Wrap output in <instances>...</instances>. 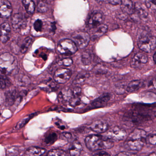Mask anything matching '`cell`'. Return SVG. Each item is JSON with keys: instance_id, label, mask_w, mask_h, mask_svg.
Wrapping results in <instances>:
<instances>
[{"instance_id": "obj_1", "label": "cell", "mask_w": 156, "mask_h": 156, "mask_svg": "<svg viewBox=\"0 0 156 156\" xmlns=\"http://www.w3.org/2000/svg\"><path fill=\"white\" fill-rule=\"evenodd\" d=\"M147 139V136L145 131L142 129H135L127 137L125 147L132 151H140L145 144Z\"/></svg>"}, {"instance_id": "obj_2", "label": "cell", "mask_w": 156, "mask_h": 156, "mask_svg": "<svg viewBox=\"0 0 156 156\" xmlns=\"http://www.w3.org/2000/svg\"><path fill=\"white\" fill-rule=\"evenodd\" d=\"M87 148L92 151L111 148L114 145L112 140L109 138H104L100 135H91L85 139Z\"/></svg>"}, {"instance_id": "obj_3", "label": "cell", "mask_w": 156, "mask_h": 156, "mask_svg": "<svg viewBox=\"0 0 156 156\" xmlns=\"http://www.w3.org/2000/svg\"><path fill=\"white\" fill-rule=\"evenodd\" d=\"M17 68L15 58L10 53H5L0 55V71L4 75H10Z\"/></svg>"}, {"instance_id": "obj_4", "label": "cell", "mask_w": 156, "mask_h": 156, "mask_svg": "<svg viewBox=\"0 0 156 156\" xmlns=\"http://www.w3.org/2000/svg\"><path fill=\"white\" fill-rule=\"evenodd\" d=\"M137 44L139 48L142 51L146 53H150L155 49V37L149 35H144L139 38Z\"/></svg>"}, {"instance_id": "obj_5", "label": "cell", "mask_w": 156, "mask_h": 156, "mask_svg": "<svg viewBox=\"0 0 156 156\" xmlns=\"http://www.w3.org/2000/svg\"><path fill=\"white\" fill-rule=\"evenodd\" d=\"M57 50L60 54L70 55L77 52L78 47L71 39H64L60 41L58 44Z\"/></svg>"}, {"instance_id": "obj_6", "label": "cell", "mask_w": 156, "mask_h": 156, "mask_svg": "<svg viewBox=\"0 0 156 156\" xmlns=\"http://www.w3.org/2000/svg\"><path fill=\"white\" fill-rule=\"evenodd\" d=\"M72 40L77 47L80 49H84L88 46L90 41V37L87 32L77 31L71 35Z\"/></svg>"}, {"instance_id": "obj_7", "label": "cell", "mask_w": 156, "mask_h": 156, "mask_svg": "<svg viewBox=\"0 0 156 156\" xmlns=\"http://www.w3.org/2000/svg\"><path fill=\"white\" fill-rule=\"evenodd\" d=\"M71 75L72 73L69 69L65 68L59 69L55 72L54 79L56 82L63 84L69 80Z\"/></svg>"}, {"instance_id": "obj_8", "label": "cell", "mask_w": 156, "mask_h": 156, "mask_svg": "<svg viewBox=\"0 0 156 156\" xmlns=\"http://www.w3.org/2000/svg\"><path fill=\"white\" fill-rule=\"evenodd\" d=\"M126 132L122 128L115 126L108 132V137L112 140L120 141L123 140L126 136Z\"/></svg>"}, {"instance_id": "obj_9", "label": "cell", "mask_w": 156, "mask_h": 156, "mask_svg": "<svg viewBox=\"0 0 156 156\" xmlns=\"http://www.w3.org/2000/svg\"><path fill=\"white\" fill-rule=\"evenodd\" d=\"M148 59L146 55L142 53H137L132 59L131 67L135 69L141 68L147 63Z\"/></svg>"}, {"instance_id": "obj_10", "label": "cell", "mask_w": 156, "mask_h": 156, "mask_svg": "<svg viewBox=\"0 0 156 156\" xmlns=\"http://www.w3.org/2000/svg\"><path fill=\"white\" fill-rule=\"evenodd\" d=\"M104 16L100 12H95L91 15L88 21V25L90 29L95 28L102 24Z\"/></svg>"}, {"instance_id": "obj_11", "label": "cell", "mask_w": 156, "mask_h": 156, "mask_svg": "<svg viewBox=\"0 0 156 156\" xmlns=\"http://www.w3.org/2000/svg\"><path fill=\"white\" fill-rule=\"evenodd\" d=\"M13 12L12 5L7 0H0V16L2 18L10 17Z\"/></svg>"}, {"instance_id": "obj_12", "label": "cell", "mask_w": 156, "mask_h": 156, "mask_svg": "<svg viewBox=\"0 0 156 156\" xmlns=\"http://www.w3.org/2000/svg\"><path fill=\"white\" fill-rule=\"evenodd\" d=\"M11 28L7 23H3L0 26V40L3 44L9 41L11 37Z\"/></svg>"}, {"instance_id": "obj_13", "label": "cell", "mask_w": 156, "mask_h": 156, "mask_svg": "<svg viewBox=\"0 0 156 156\" xmlns=\"http://www.w3.org/2000/svg\"><path fill=\"white\" fill-rule=\"evenodd\" d=\"M26 25V20L22 14H16L12 17V25L15 30H21L25 27Z\"/></svg>"}, {"instance_id": "obj_14", "label": "cell", "mask_w": 156, "mask_h": 156, "mask_svg": "<svg viewBox=\"0 0 156 156\" xmlns=\"http://www.w3.org/2000/svg\"><path fill=\"white\" fill-rule=\"evenodd\" d=\"M91 129L93 132L98 133H103L108 130V124L107 122L102 120L95 121L91 124Z\"/></svg>"}, {"instance_id": "obj_15", "label": "cell", "mask_w": 156, "mask_h": 156, "mask_svg": "<svg viewBox=\"0 0 156 156\" xmlns=\"http://www.w3.org/2000/svg\"><path fill=\"white\" fill-rule=\"evenodd\" d=\"M111 99V96L108 94H104L99 98L95 99L91 104L92 106L94 108L101 107L103 105L109 101Z\"/></svg>"}, {"instance_id": "obj_16", "label": "cell", "mask_w": 156, "mask_h": 156, "mask_svg": "<svg viewBox=\"0 0 156 156\" xmlns=\"http://www.w3.org/2000/svg\"><path fill=\"white\" fill-rule=\"evenodd\" d=\"M82 150V147L79 141L75 140L72 142L69 148L70 154L72 156H79Z\"/></svg>"}, {"instance_id": "obj_17", "label": "cell", "mask_w": 156, "mask_h": 156, "mask_svg": "<svg viewBox=\"0 0 156 156\" xmlns=\"http://www.w3.org/2000/svg\"><path fill=\"white\" fill-rule=\"evenodd\" d=\"M94 59V55L90 50H86L82 55L81 61L85 66H89L91 64Z\"/></svg>"}, {"instance_id": "obj_18", "label": "cell", "mask_w": 156, "mask_h": 156, "mask_svg": "<svg viewBox=\"0 0 156 156\" xmlns=\"http://www.w3.org/2000/svg\"><path fill=\"white\" fill-rule=\"evenodd\" d=\"M121 8L125 13L132 14L133 12V4L132 0H123L121 2Z\"/></svg>"}, {"instance_id": "obj_19", "label": "cell", "mask_w": 156, "mask_h": 156, "mask_svg": "<svg viewBox=\"0 0 156 156\" xmlns=\"http://www.w3.org/2000/svg\"><path fill=\"white\" fill-rule=\"evenodd\" d=\"M143 84V82L141 80H135L129 83L126 90L129 93L133 92L140 89Z\"/></svg>"}, {"instance_id": "obj_20", "label": "cell", "mask_w": 156, "mask_h": 156, "mask_svg": "<svg viewBox=\"0 0 156 156\" xmlns=\"http://www.w3.org/2000/svg\"><path fill=\"white\" fill-rule=\"evenodd\" d=\"M45 149L38 147H30L27 150L26 156H41L45 153Z\"/></svg>"}, {"instance_id": "obj_21", "label": "cell", "mask_w": 156, "mask_h": 156, "mask_svg": "<svg viewBox=\"0 0 156 156\" xmlns=\"http://www.w3.org/2000/svg\"><path fill=\"white\" fill-rule=\"evenodd\" d=\"M96 28H97V29L94 32L93 34V35L92 38L93 40L100 38V37L102 36L107 32V30H108V27L106 25L103 24H102L101 25L99 26Z\"/></svg>"}, {"instance_id": "obj_22", "label": "cell", "mask_w": 156, "mask_h": 156, "mask_svg": "<svg viewBox=\"0 0 156 156\" xmlns=\"http://www.w3.org/2000/svg\"><path fill=\"white\" fill-rule=\"evenodd\" d=\"M16 92L15 90H9L5 94V101L8 105L13 104L16 99Z\"/></svg>"}, {"instance_id": "obj_23", "label": "cell", "mask_w": 156, "mask_h": 156, "mask_svg": "<svg viewBox=\"0 0 156 156\" xmlns=\"http://www.w3.org/2000/svg\"><path fill=\"white\" fill-rule=\"evenodd\" d=\"M23 4L27 13L29 14L34 13L35 9V5L32 0H23Z\"/></svg>"}, {"instance_id": "obj_24", "label": "cell", "mask_w": 156, "mask_h": 156, "mask_svg": "<svg viewBox=\"0 0 156 156\" xmlns=\"http://www.w3.org/2000/svg\"><path fill=\"white\" fill-rule=\"evenodd\" d=\"M60 98L65 101H69L73 97V93L70 89H64L60 92Z\"/></svg>"}, {"instance_id": "obj_25", "label": "cell", "mask_w": 156, "mask_h": 156, "mask_svg": "<svg viewBox=\"0 0 156 156\" xmlns=\"http://www.w3.org/2000/svg\"><path fill=\"white\" fill-rule=\"evenodd\" d=\"M11 84V80L5 75H0V89H8Z\"/></svg>"}, {"instance_id": "obj_26", "label": "cell", "mask_w": 156, "mask_h": 156, "mask_svg": "<svg viewBox=\"0 0 156 156\" xmlns=\"http://www.w3.org/2000/svg\"><path fill=\"white\" fill-rule=\"evenodd\" d=\"M33 40V38L32 37L28 36L26 37L23 41V43L20 47V52L22 53H25L32 44Z\"/></svg>"}, {"instance_id": "obj_27", "label": "cell", "mask_w": 156, "mask_h": 156, "mask_svg": "<svg viewBox=\"0 0 156 156\" xmlns=\"http://www.w3.org/2000/svg\"><path fill=\"white\" fill-rule=\"evenodd\" d=\"M89 76V73L86 71H82L78 74V76L75 78V80L73 82V84H80L84 82V81Z\"/></svg>"}, {"instance_id": "obj_28", "label": "cell", "mask_w": 156, "mask_h": 156, "mask_svg": "<svg viewBox=\"0 0 156 156\" xmlns=\"http://www.w3.org/2000/svg\"><path fill=\"white\" fill-rule=\"evenodd\" d=\"M57 139V136L56 133H51L46 136L45 142L48 145H50L54 144Z\"/></svg>"}, {"instance_id": "obj_29", "label": "cell", "mask_w": 156, "mask_h": 156, "mask_svg": "<svg viewBox=\"0 0 156 156\" xmlns=\"http://www.w3.org/2000/svg\"><path fill=\"white\" fill-rule=\"evenodd\" d=\"M46 156H68L67 153L60 149H53L50 150Z\"/></svg>"}, {"instance_id": "obj_30", "label": "cell", "mask_w": 156, "mask_h": 156, "mask_svg": "<svg viewBox=\"0 0 156 156\" xmlns=\"http://www.w3.org/2000/svg\"><path fill=\"white\" fill-rule=\"evenodd\" d=\"M34 114L30 115L29 116H27V117L22 119V120H21V121H20V122L17 123V124L16 125L15 127L16 129H21L22 127H24V126L28 122V121L31 119V118H32L33 116H34Z\"/></svg>"}, {"instance_id": "obj_31", "label": "cell", "mask_w": 156, "mask_h": 156, "mask_svg": "<svg viewBox=\"0 0 156 156\" xmlns=\"http://www.w3.org/2000/svg\"><path fill=\"white\" fill-rule=\"evenodd\" d=\"M69 104L73 108L79 107L82 104L78 97H73L69 101Z\"/></svg>"}, {"instance_id": "obj_32", "label": "cell", "mask_w": 156, "mask_h": 156, "mask_svg": "<svg viewBox=\"0 0 156 156\" xmlns=\"http://www.w3.org/2000/svg\"><path fill=\"white\" fill-rule=\"evenodd\" d=\"M48 9L47 4L44 1H40L38 2L37 6V10L38 12L44 13L47 11Z\"/></svg>"}, {"instance_id": "obj_33", "label": "cell", "mask_w": 156, "mask_h": 156, "mask_svg": "<svg viewBox=\"0 0 156 156\" xmlns=\"http://www.w3.org/2000/svg\"><path fill=\"white\" fill-rule=\"evenodd\" d=\"M43 23L40 19H38L34 23V27L36 32H40L42 30Z\"/></svg>"}, {"instance_id": "obj_34", "label": "cell", "mask_w": 156, "mask_h": 156, "mask_svg": "<svg viewBox=\"0 0 156 156\" xmlns=\"http://www.w3.org/2000/svg\"><path fill=\"white\" fill-rule=\"evenodd\" d=\"M73 64V61L70 58H66L63 59L61 61V64L64 66H71Z\"/></svg>"}, {"instance_id": "obj_35", "label": "cell", "mask_w": 156, "mask_h": 156, "mask_svg": "<svg viewBox=\"0 0 156 156\" xmlns=\"http://www.w3.org/2000/svg\"><path fill=\"white\" fill-rule=\"evenodd\" d=\"M156 0H145V4L148 8L155 9Z\"/></svg>"}, {"instance_id": "obj_36", "label": "cell", "mask_w": 156, "mask_h": 156, "mask_svg": "<svg viewBox=\"0 0 156 156\" xmlns=\"http://www.w3.org/2000/svg\"><path fill=\"white\" fill-rule=\"evenodd\" d=\"M93 156H111V155L107 152L100 150L94 151L93 154Z\"/></svg>"}, {"instance_id": "obj_37", "label": "cell", "mask_w": 156, "mask_h": 156, "mask_svg": "<svg viewBox=\"0 0 156 156\" xmlns=\"http://www.w3.org/2000/svg\"><path fill=\"white\" fill-rule=\"evenodd\" d=\"M72 91L73 97H78L81 93V89L80 87H77L74 88Z\"/></svg>"}, {"instance_id": "obj_38", "label": "cell", "mask_w": 156, "mask_h": 156, "mask_svg": "<svg viewBox=\"0 0 156 156\" xmlns=\"http://www.w3.org/2000/svg\"><path fill=\"white\" fill-rule=\"evenodd\" d=\"M95 72L97 74H104L107 73V70L103 67H99L96 68L95 69Z\"/></svg>"}, {"instance_id": "obj_39", "label": "cell", "mask_w": 156, "mask_h": 156, "mask_svg": "<svg viewBox=\"0 0 156 156\" xmlns=\"http://www.w3.org/2000/svg\"><path fill=\"white\" fill-rule=\"evenodd\" d=\"M100 1L106 2L113 5H117L121 4L122 0H100Z\"/></svg>"}, {"instance_id": "obj_40", "label": "cell", "mask_w": 156, "mask_h": 156, "mask_svg": "<svg viewBox=\"0 0 156 156\" xmlns=\"http://www.w3.org/2000/svg\"><path fill=\"white\" fill-rule=\"evenodd\" d=\"M148 141H149V143L151 144L155 145L156 144V137L155 135H151L150 136H149V138H148Z\"/></svg>"}, {"instance_id": "obj_41", "label": "cell", "mask_w": 156, "mask_h": 156, "mask_svg": "<svg viewBox=\"0 0 156 156\" xmlns=\"http://www.w3.org/2000/svg\"><path fill=\"white\" fill-rule=\"evenodd\" d=\"M116 91H117V93L119 94H121L122 92H123V90H124V85L122 83H120L119 85H117L116 87Z\"/></svg>"}, {"instance_id": "obj_42", "label": "cell", "mask_w": 156, "mask_h": 156, "mask_svg": "<svg viewBox=\"0 0 156 156\" xmlns=\"http://www.w3.org/2000/svg\"><path fill=\"white\" fill-rule=\"evenodd\" d=\"M115 156H135V155L134 154H131V153H127V152H122V153H119Z\"/></svg>"}, {"instance_id": "obj_43", "label": "cell", "mask_w": 156, "mask_h": 156, "mask_svg": "<svg viewBox=\"0 0 156 156\" xmlns=\"http://www.w3.org/2000/svg\"><path fill=\"white\" fill-rule=\"evenodd\" d=\"M4 101V97L2 94V92H0V104H2Z\"/></svg>"}, {"instance_id": "obj_44", "label": "cell", "mask_w": 156, "mask_h": 156, "mask_svg": "<svg viewBox=\"0 0 156 156\" xmlns=\"http://www.w3.org/2000/svg\"><path fill=\"white\" fill-rule=\"evenodd\" d=\"M63 136L67 139H70L71 136V135L69 133H63Z\"/></svg>"}, {"instance_id": "obj_45", "label": "cell", "mask_w": 156, "mask_h": 156, "mask_svg": "<svg viewBox=\"0 0 156 156\" xmlns=\"http://www.w3.org/2000/svg\"><path fill=\"white\" fill-rule=\"evenodd\" d=\"M153 59H154V62L155 63H156V53H154V57H153Z\"/></svg>"}, {"instance_id": "obj_46", "label": "cell", "mask_w": 156, "mask_h": 156, "mask_svg": "<svg viewBox=\"0 0 156 156\" xmlns=\"http://www.w3.org/2000/svg\"><path fill=\"white\" fill-rule=\"evenodd\" d=\"M149 156H156L155 153H153L149 155Z\"/></svg>"}]
</instances>
